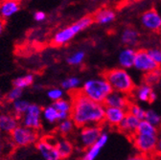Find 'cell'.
Masks as SVG:
<instances>
[{
    "mask_svg": "<svg viewBox=\"0 0 161 160\" xmlns=\"http://www.w3.org/2000/svg\"><path fill=\"white\" fill-rule=\"evenodd\" d=\"M30 103L24 99H19L12 103V110L13 114L15 115L17 118H21L26 111L28 110V108L30 107Z\"/></svg>",
    "mask_w": 161,
    "mask_h": 160,
    "instance_id": "cell-24",
    "label": "cell"
},
{
    "mask_svg": "<svg viewBox=\"0 0 161 160\" xmlns=\"http://www.w3.org/2000/svg\"><path fill=\"white\" fill-rule=\"evenodd\" d=\"M142 26L152 32H159L161 30V14L156 10H148L140 17Z\"/></svg>",
    "mask_w": 161,
    "mask_h": 160,
    "instance_id": "cell-12",
    "label": "cell"
},
{
    "mask_svg": "<svg viewBox=\"0 0 161 160\" xmlns=\"http://www.w3.org/2000/svg\"><path fill=\"white\" fill-rule=\"evenodd\" d=\"M108 139H109L108 133L106 131H103V133L101 134L98 141L91 147L86 149L82 157H80V160H96L98 156L100 155L101 152L103 151V149L108 144Z\"/></svg>",
    "mask_w": 161,
    "mask_h": 160,
    "instance_id": "cell-13",
    "label": "cell"
},
{
    "mask_svg": "<svg viewBox=\"0 0 161 160\" xmlns=\"http://www.w3.org/2000/svg\"><path fill=\"white\" fill-rule=\"evenodd\" d=\"M52 105L59 112L71 114V110H72V100H70V99H64V98H63V99L58 100V101L53 102Z\"/></svg>",
    "mask_w": 161,
    "mask_h": 160,
    "instance_id": "cell-28",
    "label": "cell"
},
{
    "mask_svg": "<svg viewBox=\"0 0 161 160\" xmlns=\"http://www.w3.org/2000/svg\"><path fill=\"white\" fill-rule=\"evenodd\" d=\"M103 133L100 125H89L80 128L78 135V143L83 149H87L94 145Z\"/></svg>",
    "mask_w": 161,
    "mask_h": 160,
    "instance_id": "cell-7",
    "label": "cell"
},
{
    "mask_svg": "<svg viewBox=\"0 0 161 160\" xmlns=\"http://www.w3.org/2000/svg\"><path fill=\"white\" fill-rule=\"evenodd\" d=\"M64 96V90L62 87H53L48 89L47 91V97L52 102L58 101V100L63 99Z\"/></svg>",
    "mask_w": 161,
    "mask_h": 160,
    "instance_id": "cell-34",
    "label": "cell"
},
{
    "mask_svg": "<svg viewBox=\"0 0 161 160\" xmlns=\"http://www.w3.org/2000/svg\"><path fill=\"white\" fill-rule=\"evenodd\" d=\"M115 17H116V14L112 9L102 8L94 14L93 19L94 22L99 25H108L114 21Z\"/></svg>",
    "mask_w": 161,
    "mask_h": 160,
    "instance_id": "cell-21",
    "label": "cell"
},
{
    "mask_svg": "<svg viewBox=\"0 0 161 160\" xmlns=\"http://www.w3.org/2000/svg\"><path fill=\"white\" fill-rule=\"evenodd\" d=\"M131 94L134 100L138 103H153L157 99V94L153 90V86L145 83L135 86Z\"/></svg>",
    "mask_w": 161,
    "mask_h": 160,
    "instance_id": "cell-11",
    "label": "cell"
},
{
    "mask_svg": "<svg viewBox=\"0 0 161 160\" xmlns=\"http://www.w3.org/2000/svg\"><path fill=\"white\" fill-rule=\"evenodd\" d=\"M143 81H144L143 83H145L151 86L158 85L161 82V69L157 68L150 73L145 74L144 78H143Z\"/></svg>",
    "mask_w": 161,
    "mask_h": 160,
    "instance_id": "cell-29",
    "label": "cell"
},
{
    "mask_svg": "<svg viewBox=\"0 0 161 160\" xmlns=\"http://www.w3.org/2000/svg\"><path fill=\"white\" fill-rule=\"evenodd\" d=\"M39 160H43V159H39Z\"/></svg>",
    "mask_w": 161,
    "mask_h": 160,
    "instance_id": "cell-45",
    "label": "cell"
},
{
    "mask_svg": "<svg viewBox=\"0 0 161 160\" xmlns=\"http://www.w3.org/2000/svg\"><path fill=\"white\" fill-rule=\"evenodd\" d=\"M158 135H144L135 133L132 136V144L136 151L146 156H153L155 154Z\"/></svg>",
    "mask_w": 161,
    "mask_h": 160,
    "instance_id": "cell-6",
    "label": "cell"
},
{
    "mask_svg": "<svg viewBox=\"0 0 161 160\" xmlns=\"http://www.w3.org/2000/svg\"><path fill=\"white\" fill-rule=\"evenodd\" d=\"M158 159H159V160H161V154H160V155H158Z\"/></svg>",
    "mask_w": 161,
    "mask_h": 160,
    "instance_id": "cell-43",
    "label": "cell"
},
{
    "mask_svg": "<svg viewBox=\"0 0 161 160\" xmlns=\"http://www.w3.org/2000/svg\"><path fill=\"white\" fill-rule=\"evenodd\" d=\"M56 147L58 149V152L59 153V156L62 159L68 158L74 151L73 144L69 141V140L65 138L58 139L56 141Z\"/></svg>",
    "mask_w": 161,
    "mask_h": 160,
    "instance_id": "cell-23",
    "label": "cell"
},
{
    "mask_svg": "<svg viewBox=\"0 0 161 160\" xmlns=\"http://www.w3.org/2000/svg\"><path fill=\"white\" fill-rule=\"evenodd\" d=\"M35 77L33 74H26L24 76H19L15 78L13 82V85L14 87H18L20 89H25L31 86L34 84Z\"/></svg>",
    "mask_w": 161,
    "mask_h": 160,
    "instance_id": "cell-25",
    "label": "cell"
},
{
    "mask_svg": "<svg viewBox=\"0 0 161 160\" xmlns=\"http://www.w3.org/2000/svg\"><path fill=\"white\" fill-rule=\"evenodd\" d=\"M36 151L43 160H62L56 147V141L50 142L47 138L40 139L36 143Z\"/></svg>",
    "mask_w": 161,
    "mask_h": 160,
    "instance_id": "cell-9",
    "label": "cell"
},
{
    "mask_svg": "<svg viewBox=\"0 0 161 160\" xmlns=\"http://www.w3.org/2000/svg\"><path fill=\"white\" fill-rule=\"evenodd\" d=\"M112 88L105 76L88 79L82 84L80 92L94 102L104 104L108 96L112 92Z\"/></svg>",
    "mask_w": 161,
    "mask_h": 160,
    "instance_id": "cell-2",
    "label": "cell"
},
{
    "mask_svg": "<svg viewBox=\"0 0 161 160\" xmlns=\"http://www.w3.org/2000/svg\"><path fill=\"white\" fill-rule=\"evenodd\" d=\"M1 137H2V132H1V130H0V139H1Z\"/></svg>",
    "mask_w": 161,
    "mask_h": 160,
    "instance_id": "cell-42",
    "label": "cell"
},
{
    "mask_svg": "<svg viewBox=\"0 0 161 160\" xmlns=\"http://www.w3.org/2000/svg\"><path fill=\"white\" fill-rule=\"evenodd\" d=\"M133 68L136 71L145 75L159 68V66L153 61V58L149 56L147 50H138L136 52Z\"/></svg>",
    "mask_w": 161,
    "mask_h": 160,
    "instance_id": "cell-10",
    "label": "cell"
},
{
    "mask_svg": "<svg viewBox=\"0 0 161 160\" xmlns=\"http://www.w3.org/2000/svg\"><path fill=\"white\" fill-rule=\"evenodd\" d=\"M155 154H157V155L161 154V133L158 134V137H157V145H156Z\"/></svg>",
    "mask_w": 161,
    "mask_h": 160,
    "instance_id": "cell-39",
    "label": "cell"
},
{
    "mask_svg": "<svg viewBox=\"0 0 161 160\" xmlns=\"http://www.w3.org/2000/svg\"><path fill=\"white\" fill-rule=\"evenodd\" d=\"M4 151H5V146H4V144L1 141H0V156L3 154Z\"/></svg>",
    "mask_w": 161,
    "mask_h": 160,
    "instance_id": "cell-41",
    "label": "cell"
},
{
    "mask_svg": "<svg viewBox=\"0 0 161 160\" xmlns=\"http://www.w3.org/2000/svg\"><path fill=\"white\" fill-rule=\"evenodd\" d=\"M125 160H149V158L146 155H143L141 153H137V154H134V155H130V157H128Z\"/></svg>",
    "mask_w": 161,
    "mask_h": 160,
    "instance_id": "cell-38",
    "label": "cell"
},
{
    "mask_svg": "<svg viewBox=\"0 0 161 160\" xmlns=\"http://www.w3.org/2000/svg\"><path fill=\"white\" fill-rule=\"evenodd\" d=\"M136 52L137 50L132 47H125L121 50L118 54V63L120 67L127 70L133 67Z\"/></svg>",
    "mask_w": 161,
    "mask_h": 160,
    "instance_id": "cell-17",
    "label": "cell"
},
{
    "mask_svg": "<svg viewBox=\"0 0 161 160\" xmlns=\"http://www.w3.org/2000/svg\"><path fill=\"white\" fill-rule=\"evenodd\" d=\"M17 1H20V0H17Z\"/></svg>",
    "mask_w": 161,
    "mask_h": 160,
    "instance_id": "cell-46",
    "label": "cell"
},
{
    "mask_svg": "<svg viewBox=\"0 0 161 160\" xmlns=\"http://www.w3.org/2000/svg\"><path fill=\"white\" fill-rule=\"evenodd\" d=\"M34 19L36 22H42L46 19V14L42 11H36L34 14Z\"/></svg>",
    "mask_w": 161,
    "mask_h": 160,
    "instance_id": "cell-37",
    "label": "cell"
},
{
    "mask_svg": "<svg viewBox=\"0 0 161 160\" xmlns=\"http://www.w3.org/2000/svg\"><path fill=\"white\" fill-rule=\"evenodd\" d=\"M140 122H141V120H139L138 118H136L135 116H133L128 112L125 119L121 122V124L118 126V128L126 135L132 137L136 133Z\"/></svg>",
    "mask_w": 161,
    "mask_h": 160,
    "instance_id": "cell-18",
    "label": "cell"
},
{
    "mask_svg": "<svg viewBox=\"0 0 161 160\" xmlns=\"http://www.w3.org/2000/svg\"><path fill=\"white\" fill-rule=\"evenodd\" d=\"M82 86V82H80V78L78 77H69L64 79L62 82V88L64 91H70V92H76L78 88Z\"/></svg>",
    "mask_w": 161,
    "mask_h": 160,
    "instance_id": "cell-26",
    "label": "cell"
},
{
    "mask_svg": "<svg viewBox=\"0 0 161 160\" xmlns=\"http://www.w3.org/2000/svg\"><path fill=\"white\" fill-rule=\"evenodd\" d=\"M136 133L144 135H158V128L150 124L146 120H142L138 126Z\"/></svg>",
    "mask_w": 161,
    "mask_h": 160,
    "instance_id": "cell-27",
    "label": "cell"
},
{
    "mask_svg": "<svg viewBox=\"0 0 161 160\" xmlns=\"http://www.w3.org/2000/svg\"><path fill=\"white\" fill-rule=\"evenodd\" d=\"M147 122L153 125L156 128H159L161 126V113L156 111L155 109H148L146 110L145 119Z\"/></svg>",
    "mask_w": 161,
    "mask_h": 160,
    "instance_id": "cell-32",
    "label": "cell"
},
{
    "mask_svg": "<svg viewBox=\"0 0 161 160\" xmlns=\"http://www.w3.org/2000/svg\"><path fill=\"white\" fill-rule=\"evenodd\" d=\"M94 19L90 15H86L80 18L75 23L65 28L60 29L53 36V43L56 46H63L71 41L76 35L80 33L82 31L87 29L92 25Z\"/></svg>",
    "mask_w": 161,
    "mask_h": 160,
    "instance_id": "cell-4",
    "label": "cell"
},
{
    "mask_svg": "<svg viewBox=\"0 0 161 160\" xmlns=\"http://www.w3.org/2000/svg\"><path fill=\"white\" fill-rule=\"evenodd\" d=\"M42 108L38 105L31 104L28 108V110L26 113L20 118L21 125L29 128L31 130H34L36 131L39 130L42 126Z\"/></svg>",
    "mask_w": 161,
    "mask_h": 160,
    "instance_id": "cell-8",
    "label": "cell"
},
{
    "mask_svg": "<svg viewBox=\"0 0 161 160\" xmlns=\"http://www.w3.org/2000/svg\"><path fill=\"white\" fill-rule=\"evenodd\" d=\"M149 56L153 58V61L158 65L161 66V48L153 47L147 50Z\"/></svg>",
    "mask_w": 161,
    "mask_h": 160,
    "instance_id": "cell-36",
    "label": "cell"
},
{
    "mask_svg": "<svg viewBox=\"0 0 161 160\" xmlns=\"http://www.w3.org/2000/svg\"><path fill=\"white\" fill-rule=\"evenodd\" d=\"M42 120L48 125H56L59 123L60 121H64L68 118H70V114L63 113L58 111L53 105H49L42 108Z\"/></svg>",
    "mask_w": 161,
    "mask_h": 160,
    "instance_id": "cell-15",
    "label": "cell"
},
{
    "mask_svg": "<svg viewBox=\"0 0 161 160\" xmlns=\"http://www.w3.org/2000/svg\"><path fill=\"white\" fill-rule=\"evenodd\" d=\"M23 96V90L20 89L18 87H13L7 94V100L10 102H14L16 100H19L21 99Z\"/></svg>",
    "mask_w": 161,
    "mask_h": 160,
    "instance_id": "cell-35",
    "label": "cell"
},
{
    "mask_svg": "<svg viewBox=\"0 0 161 160\" xmlns=\"http://www.w3.org/2000/svg\"><path fill=\"white\" fill-rule=\"evenodd\" d=\"M75 128V124L72 121L71 118H68L66 120H64V121H60L59 123H58V131L59 134L62 135H68L70 134L73 130Z\"/></svg>",
    "mask_w": 161,
    "mask_h": 160,
    "instance_id": "cell-31",
    "label": "cell"
},
{
    "mask_svg": "<svg viewBox=\"0 0 161 160\" xmlns=\"http://www.w3.org/2000/svg\"><path fill=\"white\" fill-rule=\"evenodd\" d=\"M93 1H98V0H93Z\"/></svg>",
    "mask_w": 161,
    "mask_h": 160,
    "instance_id": "cell-44",
    "label": "cell"
},
{
    "mask_svg": "<svg viewBox=\"0 0 161 160\" xmlns=\"http://www.w3.org/2000/svg\"><path fill=\"white\" fill-rule=\"evenodd\" d=\"M130 100L129 95L117 92V91H112L108 98L106 99V101L104 105L106 107H113V108H123L127 109L130 105Z\"/></svg>",
    "mask_w": 161,
    "mask_h": 160,
    "instance_id": "cell-16",
    "label": "cell"
},
{
    "mask_svg": "<svg viewBox=\"0 0 161 160\" xmlns=\"http://www.w3.org/2000/svg\"><path fill=\"white\" fill-rule=\"evenodd\" d=\"M4 28H5V21H4V19L0 18V36L3 33Z\"/></svg>",
    "mask_w": 161,
    "mask_h": 160,
    "instance_id": "cell-40",
    "label": "cell"
},
{
    "mask_svg": "<svg viewBox=\"0 0 161 160\" xmlns=\"http://www.w3.org/2000/svg\"><path fill=\"white\" fill-rule=\"evenodd\" d=\"M19 126V118L14 114H0V130L2 133L11 134Z\"/></svg>",
    "mask_w": 161,
    "mask_h": 160,
    "instance_id": "cell-19",
    "label": "cell"
},
{
    "mask_svg": "<svg viewBox=\"0 0 161 160\" xmlns=\"http://www.w3.org/2000/svg\"><path fill=\"white\" fill-rule=\"evenodd\" d=\"M104 76L108 80L113 91L130 95L135 88L134 80L127 69L121 67L112 68L108 70Z\"/></svg>",
    "mask_w": 161,
    "mask_h": 160,
    "instance_id": "cell-3",
    "label": "cell"
},
{
    "mask_svg": "<svg viewBox=\"0 0 161 160\" xmlns=\"http://www.w3.org/2000/svg\"><path fill=\"white\" fill-rule=\"evenodd\" d=\"M139 41V33L132 27L125 28L121 34V41L127 47H134Z\"/></svg>",
    "mask_w": 161,
    "mask_h": 160,
    "instance_id": "cell-22",
    "label": "cell"
},
{
    "mask_svg": "<svg viewBox=\"0 0 161 160\" xmlns=\"http://www.w3.org/2000/svg\"><path fill=\"white\" fill-rule=\"evenodd\" d=\"M85 58H86V52L83 50H79L68 56L66 58V62L68 64L72 66H78L84 63Z\"/></svg>",
    "mask_w": 161,
    "mask_h": 160,
    "instance_id": "cell-30",
    "label": "cell"
},
{
    "mask_svg": "<svg viewBox=\"0 0 161 160\" xmlns=\"http://www.w3.org/2000/svg\"><path fill=\"white\" fill-rule=\"evenodd\" d=\"M10 140L12 144L17 148H25L32 145H36L38 141L37 131L19 125L10 134Z\"/></svg>",
    "mask_w": 161,
    "mask_h": 160,
    "instance_id": "cell-5",
    "label": "cell"
},
{
    "mask_svg": "<svg viewBox=\"0 0 161 160\" xmlns=\"http://www.w3.org/2000/svg\"><path fill=\"white\" fill-rule=\"evenodd\" d=\"M20 9L17 0H3L0 2V18L7 19L15 14Z\"/></svg>",
    "mask_w": 161,
    "mask_h": 160,
    "instance_id": "cell-20",
    "label": "cell"
},
{
    "mask_svg": "<svg viewBox=\"0 0 161 160\" xmlns=\"http://www.w3.org/2000/svg\"><path fill=\"white\" fill-rule=\"evenodd\" d=\"M72 110L70 118L75 126L83 128L89 125H101L105 120L106 106L94 102L80 91L72 95Z\"/></svg>",
    "mask_w": 161,
    "mask_h": 160,
    "instance_id": "cell-1",
    "label": "cell"
},
{
    "mask_svg": "<svg viewBox=\"0 0 161 160\" xmlns=\"http://www.w3.org/2000/svg\"><path fill=\"white\" fill-rule=\"evenodd\" d=\"M127 114V109L113 107H106L104 122H106L108 125L111 127H118L121 124V122L125 119Z\"/></svg>",
    "mask_w": 161,
    "mask_h": 160,
    "instance_id": "cell-14",
    "label": "cell"
},
{
    "mask_svg": "<svg viewBox=\"0 0 161 160\" xmlns=\"http://www.w3.org/2000/svg\"><path fill=\"white\" fill-rule=\"evenodd\" d=\"M128 112L133 116H135L136 118H138L139 120H144L145 119V115H146V109L143 108L139 104L136 103H131L130 105V107L128 108Z\"/></svg>",
    "mask_w": 161,
    "mask_h": 160,
    "instance_id": "cell-33",
    "label": "cell"
}]
</instances>
